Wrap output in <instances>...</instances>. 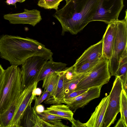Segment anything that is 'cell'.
I'll use <instances>...</instances> for the list:
<instances>
[{"instance_id":"9c48e42d","label":"cell","mask_w":127,"mask_h":127,"mask_svg":"<svg viewBox=\"0 0 127 127\" xmlns=\"http://www.w3.org/2000/svg\"><path fill=\"white\" fill-rule=\"evenodd\" d=\"M38 83L35 81L21 92L15 113L8 127H19L20 121L23 113L34 100L36 96L33 94L32 91L37 87Z\"/></svg>"},{"instance_id":"cb8c5ba5","label":"cell","mask_w":127,"mask_h":127,"mask_svg":"<svg viewBox=\"0 0 127 127\" xmlns=\"http://www.w3.org/2000/svg\"><path fill=\"white\" fill-rule=\"evenodd\" d=\"M86 73L80 74L68 83L63 85L65 95L75 91L77 84Z\"/></svg>"},{"instance_id":"836d02e7","label":"cell","mask_w":127,"mask_h":127,"mask_svg":"<svg viewBox=\"0 0 127 127\" xmlns=\"http://www.w3.org/2000/svg\"><path fill=\"white\" fill-rule=\"evenodd\" d=\"M6 3L8 5H13L16 6V3L17 2L21 3V0H6Z\"/></svg>"},{"instance_id":"2e32d148","label":"cell","mask_w":127,"mask_h":127,"mask_svg":"<svg viewBox=\"0 0 127 127\" xmlns=\"http://www.w3.org/2000/svg\"><path fill=\"white\" fill-rule=\"evenodd\" d=\"M43 112L56 115L69 121L73 118V112L67 104H54L47 108Z\"/></svg>"},{"instance_id":"e575fe53","label":"cell","mask_w":127,"mask_h":127,"mask_svg":"<svg viewBox=\"0 0 127 127\" xmlns=\"http://www.w3.org/2000/svg\"><path fill=\"white\" fill-rule=\"evenodd\" d=\"M21 3L25 1L26 0H21Z\"/></svg>"},{"instance_id":"8992f818","label":"cell","mask_w":127,"mask_h":127,"mask_svg":"<svg viewBox=\"0 0 127 127\" xmlns=\"http://www.w3.org/2000/svg\"><path fill=\"white\" fill-rule=\"evenodd\" d=\"M50 58L41 56L30 57L22 64L21 92L37 81L43 65Z\"/></svg>"},{"instance_id":"e0dca14e","label":"cell","mask_w":127,"mask_h":127,"mask_svg":"<svg viewBox=\"0 0 127 127\" xmlns=\"http://www.w3.org/2000/svg\"><path fill=\"white\" fill-rule=\"evenodd\" d=\"M59 80L55 93L52 97H48L44 103L46 104H56L63 103L65 96L63 87V70L58 72Z\"/></svg>"},{"instance_id":"9a60e30c","label":"cell","mask_w":127,"mask_h":127,"mask_svg":"<svg viewBox=\"0 0 127 127\" xmlns=\"http://www.w3.org/2000/svg\"><path fill=\"white\" fill-rule=\"evenodd\" d=\"M67 64L62 62H55L53 59L47 61L41 70L37 80L38 83L46 77L55 72L60 71L65 69Z\"/></svg>"},{"instance_id":"f546056e","label":"cell","mask_w":127,"mask_h":127,"mask_svg":"<svg viewBox=\"0 0 127 127\" xmlns=\"http://www.w3.org/2000/svg\"><path fill=\"white\" fill-rule=\"evenodd\" d=\"M4 69L1 65L0 64V91L1 89L4 79Z\"/></svg>"},{"instance_id":"f1b7e54d","label":"cell","mask_w":127,"mask_h":127,"mask_svg":"<svg viewBox=\"0 0 127 127\" xmlns=\"http://www.w3.org/2000/svg\"><path fill=\"white\" fill-rule=\"evenodd\" d=\"M69 121L71 124L72 127H86L84 123H82L79 120H76L74 118Z\"/></svg>"},{"instance_id":"ac0fdd59","label":"cell","mask_w":127,"mask_h":127,"mask_svg":"<svg viewBox=\"0 0 127 127\" xmlns=\"http://www.w3.org/2000/svg\"><path fill=\"white\" fill-rule=\"evenodd\" d=\"M59 75L58 72H55L45 77L43 79L42 87L44 91H48L50 95L48 97L54 95L58 84Z\"/></svg>"},{"instance_id":"8fae6325","label":"cell","mask_w":127,"mask_h":127,"mask_svg":"<svg viewBox=\"0 0 127 127\" xmlns=\"http://www.w3.org/2000/svg\"><path fill=\"white\" fill-rule=\"evenodd\" d=\"M102 86L90 88L75 98L64 99L63 103L68 105L73 112H74L77 109L84 107L92 100L99 97Z\"/></svg>"},{"instance_id":"4316f807","label":"cell","mask_w":127,"mask_h":127,"mask_svg":"<svg viewBox=\"0 0 127 127\" xmlns=\"http://www.w3.org/2000/svg\"><path fill=\"white\" fill-rule=\"evenodd\" d=\"M50 94L49 92L46 91H44L42 95L40 96L35 97L34 100L35 103L33 108L35 109L37 105L41 104L48 97Z\"/></svg>"},{"instance_id":"8d00e7d4","label":"cell","mask_w":127,"mask_h":127,"mask_svg":"<svg viewBox=\"0 0 127 127\" xmlns=\"http://www.w3.org/2000/svg\"></svg>"},{"instance_id":"7a4b0ae2","label":"cell","mask_w":127,"mask_h":127,"mask_svg":"<svg viewBox=\"0 0 127 127\" xmlns=\"http://www.w3.org/2000/svg\"><path fill=\"white\" fill-rule=\"evenodd\" d=\"M99 0H70L53 15L61 24V34H76L93 19Z\"/></svg>"},{"instance_id":"d590c367","label":"cell","mask_w":127,"mask_h":127,"mask_svg":"<svg viewBox=\"0 0 127 127\" xmlns=\"http://www.w3.org/2000/svg\"><path fill=\"white\" fill-rule=\"evenodd\" d=\"M66 2V3H67L70 0H65Z\"/></svg>"},{"instance_id":"7402d4cb","label":"cell","mask_w":127,"mask_h":127,"mask_svg":"<svg viewBox=\"0 0 127 127\" xmlns=\"http://www.w3.org/2000/svg\"><path fill=\"white\" fill-rule=\"evenodd\" d=\"M120 118L127 126V93L123 89L120 95Z\"/></svg>"},{"instance_id":"4dcf8cb0","label":"cell","mask_w":127,"mask_h":127,"mask_svg":"<svg viewBox=\"0 0 127 127\" xmlns=\"http://www.w3.org/2000/svg\"><path fill=\"white\" fill-rule=\"evenodd\" d=\"M42 91L41 89L39 88L36 87L33 90V94L35 96H40L42 93Z\"/></svg>"},{"instance_id":"5b68a950","label":"cell","mask_w":127,"mask_h":127,"mask_svg":"<svg viewBox=\"0 0 127 127\" xmlns=\"http://www.w3.org/2000/svg\"><path fill=\"white\" fill-rule=\"evenodd\" d=\"M111 76L109 60L102 57L98 63L87 72L80 81L75 91L88 90L93 87L103 86L108 82Z\"/></svg>"},{"instance_id":"d6986e66","label":"cell","mask_w":127,"mask_h":127,"mask_svg":"<svg viewBox=\"0 0 127 127\" xmlns=\"http://www.w3.org/2000/svg\"><path fill=\"white\" fill-rule=\"evenodd\" d=\"M19 96L5 112L0 114V127H8L15 113L19 100Z\"/></svg>"},{"instance_id":"83f0119b","label":"cell","mask_w":127,"mask_h":127,"mask_svg":"<svg viewBox=\"0 0 127 127\" xmlns=\"http://www.w3.org/2000/svg\"><path fill=\"white\" fill-rule=\"evenodd\" d=\"M87 90L75 91L65 95L64 99H67L75 98L86 91Z\"/></svg>"},{"instance_id":"484cf974","label":"cell","mask_w":127,"mask_h":127,"mask_svg":"<svg viewBox=\"0 0 127 127\" xmlns=\"http://www.w3.org/2000/svg\"><path fill=\"white\" fill-rule=\"evenodd\" d=\"M63 85L68 83L80 74L75 72L73 65L70 67H66L63 70Z\"/></svg>"},{"instance_id":"1f68e13d","label":"cell","mask_w":127,"mask_h":127,"mask_svg":"<svg viewBox=\"0 0 127 127\" xmlns=\"http://www.w3.org/2000/svg\"><path fill=\"white\" fill-rule=\"evenodd\" d=\"M35 110L37 113L43 112L45 110L44 106L40 104L37 106L35 109Z\"/></svg>"},{"instance_id":"d6a6232c","label":"cell","mask_w":127,"mask_h":127,"mask_svg":"<svg viewBox=\"0 0 127 127\" xmlns=\"http://www.w3.org/2000/svg\"><path fill=\"white\" fill-rule=\"evenodd\" d=\"M114 127H127L122 120L120 119L119 120L116 124L114 126Z\"/></svg>"},{"instance_id":"44dd1931","label":"cell","mask_w":127,"mask_h":127,"mask_svg":"<svg viewBox=\"0 0 127 127\" xmlns=\"http://www.w3.org/2000/svg\"><path fill=\"white\" fill-rule=\"evenodd\" d=\"M39 116L45 121L54 124L55 127H67L68 126L63 124L62 119L65 120L62 117L44 112L37 113Z\"/></svg>"},{"instance_id":"3957f363","label":"cell","mask_w":127,"mask_h":127,"mask_svg":"<svg viewBox=\"0 0 127 127\" xmlns=\"http://www.w3.org/2000/svg\"><path fill=\"white\" fill-rule=\"evenodd\" d=\"M21 71L18 66L12 65L4 70L0 91V114L5 112L21 93Z\"/></svg>"},{"instance_id":"30bf717a","label":"cell","mask_w":127,"mask_h":127,"mask_svg":"<svg viewBox=\"0 0 127 127\" xmlns=\"http://www.w3.org/2000/svg\"><path fill=\"white\" fill-rule=\"evenodd\" d=\"M4 18L13 24H28L34 26L41 20L40 11L25 9L23 12L4 15Z\"/></svg>"},{"instance_id":"5bb4252c","label":"cell","mask_w":127,"mask_h":127,"mask_svg":"<svg viewBox=\"0 0 127 127\" xmlns=\"http://www.w3.org/2000/svg\"><path fill=\"white\" fill-rule=\"evenodd\" d=\"M102 55V41L101 39L86 50L76 60L73 65L74 67H77L89 61L100 59L103 57Z\"/></svg>"},{"instance_id":"6da1fadb","label":"cell","mask_w":127,"mask_h":127,"mask_svg":"<svg viewBox=\"0 0 127 127\" xmlns=\"http://www.w3.org/2000/svg\"><path fill=\"white\" fill-rule=\"evenodd\" d=\"M53 53L37 40L7 34L0 37V56L12 65H20L28 58L39 56L53 59Z\"/></svg>"},{"instance_id":"4fadbf2b","label":"cell","mask_w":127,"mask_h":127,"mask_svg":"<svg viewBox=\"0 0 127 127\" xmlns=\"http://www.w3.org/2000/svg\"><path fill=\"white\" fill-rule=\"evenodd\" d=\"M109 99V95L102 99L89 120L84 123L86 127H102Z\"/></svg>"},{"instance_id":"603a6c76","label":"cell","mask_w":127,"mask_h":127,"mask_svg":"<svg viewBox=\"0 0 127 127\" xmlns=\"http://www.w3.org/2000/svg\"><path fill=\"white\" fill-rule=\"evenodd\" d=\"M101 58L95 59L86 63L78 67H74L75 72L78 74H81L89 72L98 63Z\"/></svg>"},{"instance_id":"ffe728a7","label":"cell","mask_w":127,"mask_h":127,"mask_svg":"<svg viewBox=\"0 0 127 127\" xmlns=\"http://www.w3.org/2000/svg\"><path fill=\"white\" fill-rule=\"evenodd\" d=\"M31 104L26 108L20 121L19 127H33L34 119Z\"/></svg>"},{"instance_id":"ba28073f","label":"cell","mask_w":127,"mask_h":127,"mask_svg":"<svg viewBox=\"0 0 127 127\" xmlns=\"http://www.w3.org/2000/svg\"><path fill=\"white\" fill-rule=\"evenodd\" d=\"M123 89L121 80L118 77L114 82L109 95V99L104 118L102 127H109L114 124L120 112V95Z\"/></svg>"},{"instance_id":"52a82bcc","label":"cell","mask_w":127,"mask_h":127,"mask_svg":"<svg viewBox=\"0 0 127 127\" xmlns=\"http://www.w3.org/2000/svg\"><path fill=\"white\" fill-rule=\"evenodd\" d=\"M124 0H99L93 21H99L108 24L118 19L124 8Z\"/></svg>"},{"instance_id":"d4e9b609","label":"cell","mask_w":127,"mask_h":127,"mask_svg":"<svg viewBox=\"0 0 127 127\" xmlns=\"http://www.w3.org/2000/svg\"><path fill=\"white\" fill-rule=\"evenodd\" d=\"M63 0H39L37 5L45 9L58 10L60 3Z\"/></svg>"},{"instance_id":"7c38bea8","label":"cell","mask_w":127,"mask_h":127,"mask_svg":"<svg viewBox=\"0 0 127 127\" xmlns=\"http://www.w3.org/2000/svg\"><path fill=\"white\" fill-rule=\"evenodd\" d=\"M117 20L108 24L105 32L102 39V56L109 61L112 55L116 36Z\"/></svg>"},{"instance_id":"277c9868","label":"cell","mask_w":127,"mask_h":127,"mask_svg":"<svg viewBox=\"0 0 127 127\" xmlns=\"http://www.w3.org/2000/svg\"><path fill=\"white\" fill-rule=\"evenodd\" d=\"M127 10L124 19L117 20V27L112 55L109 61V71L111 76H116L120 60L127 54Z\"/></svg>"}]
</instances>
